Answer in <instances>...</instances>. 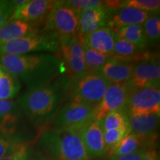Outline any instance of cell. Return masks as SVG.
<instances>
[{
	"mask_svg": "<svg viewBox=\"0 0 160 160\" xmlns=\"http://www.w3.org/2000/svg\"><path fill=\"white\" fill-rule=\"evenodd\" d=\"M0 65L28 88L48 85L66 71L59 56L51 53L0 55Z\"/></svg>",
	"mask_w": 160,
	"mask_h": 160,
	"instance_id": "6da1fadb",
	"label": "cell"
},
{
	"mask_svg": "<svg viewBox=\"0 0 160 160\" xmlns=\"http://www.w3.org/2000/svg\"><path fill=\"white\" fill-rule=\"evenodd\" d=\"M70 84L66 81L28 88L19 98L22 111L31 122L37 127L52 121L62 101L63 94Z\"/></svg>",
	"mask_w": 160,
	"mask_h": 160,
	"instance_id": "7a4b0ae2",
	"label": "cell"
},
{
	"mask_svg": "<svg viewBox=\"0 0 160 160\" xmlns=\"http://www.w3.org/2000/svg\"><path fill=\"white\" fill-rule=\"evenodd\" d=\"M37 146L53 160H91L79 134V130L56 128L43 131Z\"/></svg>",
	"mask_w": 160,
	"mask_h": 160,
	"instance_id": "3957f363",
	"label": "cell"
},
{
	"mask_svg": "<svg viewBox=\"0 0 160 160\" xmlns=\"http://www.w3.org/2000/svg\"><path fill=\"white\" fill-rule=\"evenodd\" d=\"M59 53V42L55 35L36 33L0 45V55H25L34 52Z\"/></svg>",
	"mask_w": 160,
	"mask_h": 160,
	"instance_id": "277c9868",
	"label": "cell"
},
{
	"mask_svg": "<svg viewBox=\"0 0 160 160\" xmlns=\"http://www.w3.org/2000/svg\"><path fill=\"white\" fill-rule=\"evenodd\" d=\"M111 82L99 72L86 73L72 81L70 85V102L97 107Z\"/></svg>",
	"mask_w": 160,
	"mask_h": 160,
	"instance_id": "5b68a950",
	"label": "cell"
},
{
	"mask_svg": "<svg viewBox=\"0 0 160 160\" xmlns=\"http://www.w3.org/2000/svg\"><path fill=\"white\" fill-rule=\"evenodd\" d=\"M79 14L67 6L64 1H53L51 11L45 17L44 31L58 39L71 37L77 33Z\"/></svg>",
	"mask_w": 160,
	"mask_h": 160,
	"instance_id": "8992f818",
	"label": "cell"
},
{
	"mask_svg": "<svg viewBox=\"0 0 160 160\" xmlns=\"http://www.w3.org/2000/svg\"><path fill=\"white\" fill-rule=\"evenodd\" d=\"M59 57L65 65L71 82L85 75L83 44L81 36L77 33L71 37L59 38Z\"/></svg>",
	"mask_w": 160,
	"mask_h": 160,
	"instance_id": "52a82bcc",
	"label": "cell"
},
{
	"mask_svg": "<svg viewBox=\"0 0 160 160\" xmlns=\"http://www.w3.org/2000/svg\"><path fill=\"white\" fill-rule=\"evenodd\" d=\"M159 57L151 53L145 59L135 64L131 77L125 83L130 93L145 88H159Z\"/></svg>",
	"mask_w": 160,
	"mask_h": 160,
	"instance_id": "ba28073f",
	"label": "cell"
},
{
	"mask_svg": "<svg viewBox=\"0 0 160 160\" xmlns=\"http://www.w3.org/2000/svg\"><path fill=\"white\" fill-rule=\"evenodd\" d=\"M94 109L93 106L70 102L58 111L52 120V125L56 128L79 130L93 119Z\"/></svg>",
	"mask_w": 160,
	"mask_h": 160,
	"instance_id": "9c48e42d",
	"label": "cell"
},
{
	"mask_svg": "<svg viewBox=\"0 0 160 160\" xmlns=\"http://www.w3.org/2000/svg\"><path fill=\"white\" fill-rule=\"evenodd\" d=\"M125 111L128 116L160 115L159 88H145L131 93Z\"/></svg>",
	"mask_w": 160,
	"mask_h": 160,
	"instance_id": "30bf717a",
	"label": "cell"
},
{
	"mask_svg": "<svg viewBox=\"0 0 160 160\" xmlns=\"http://www.w3.org/2000/svg\"><path fill=\"white\" fill-rule=\"evenodd\" d=\"M130 92L125 83H111L102 99L95 108L93 119L102 120L111 112L125 110Z\"/></svg>",
	"mask_w": 160,
	"mask_h": 160,
	"instance_id": "8fae6325",
	"label": "cell"
},
{
	"mask_svg": "<svg viewBox=\"0 0 160 160\" xmlns=\"http://www.w3.org/2000/svg\"><path fill=\"white\" fill-rule=\"evenodd\" d=\"M128 119L131 132L141 139L144 148H155L157 141L159 115H132L128 116Z\"/></svg>",
	"mask_w": 160,
	"mask_h": 160,
	"instance_id": "7c38bea8",
	"label": "cell"
},
{
	"mask_svg": "<svg viewBox=\"0 0 160 160\" xmlns=\"http://www.w3.org/2000/svg\"><path fill=\"white\" fill-rule=\"evenodd\" d=\"M79 134L91 158L103 157L108 155L101 120L91 119L79 129Z\"/></svg>",
	"mask_w": 160,
	"mask_h": 160,
	"instance_id": "4fadbf2b",
	"label": "cell"
},
{
	"mask_svg": "<svg viewBox=\"0 0 160 160\" xmlns=\"http://www.w3.org/2000/svg\"><path fill=\"white\" fill-rule=\"evenodd\" d=\"M111 14L112 12L106 8L105 4L102 7L82 11L79 14L77 33L85 36L106 26Z\"/></svg>",
	"mask_w": 160,
	"mask_h": 160,
	"instance_id": "5bb4252c",
	"label": "cell"
},
{
	"mask_svg": "<svg viewBox=\"0 0 160 160\" xmlns=\"http://www.w3.org/2000/svg\"><path fill=\"white\" fill-rule=\"evenodd\" d=\"M53 3V1L49 0H28L25 5L14 9L9 21L20 20L33 25L45 19Z\"/></svg>",
	"mask_w": 160,
	"mask_h": 160,
	"instance_id": "9a60e30c",
	"label": "cell"
},
{
	"mask_svg": "<svg viewBox=\"0 0 160 160\" xmlns=\"http://www.w3.org/2000/svg\"><path fill=\"white\" fill-rule=\"evenodd\" d=\"M81 39L83 45L88 48L99 53L111 55L117 36L113 29L106 25L89 34L81 36Z\"/></svg>",
	"mask_w": 160,
	"mask_h": 160,
	"instance_id": "2e32d148",
	"label": "cell"
},
{
	"mask_svg": "<svg viewBox=\"0 0 160 160\" xmlns=\"http://www.w3.org/2000/svg\"><path fill=\"white\" fill-rule=\"evenodd\" d=\"M135 64L111 57L99 73L111 83H125L131 77Z\"/></svg>",
	"mask_w": 160,
	"mask_h": 160,
	"instance_id": "e0dca14e",
	"label": "cell"
},
{
	"mask_svg": "<svg viewBox=\"0 0 160 160\" xmlns=\"http://www.w3.org/2000/svg\"><path fill=\"white\" fill-rule=\"evenodd\" d=\"M150 13L133 8H123L112 13L107 26L117 32L126 26L142 25Z\"/></svg>",
	"mask_w": 160,
	"mask_h": 160,
	"instance_id": "ac0fdd59",
	"label": "cell"
},
{
	"mask_svg": "<svg viewBox=\"0 0 160 160\" xmlns=\"http://www.w3.org/2000/svg\"><path fill=\"white\" fill-rule=\"evenodd\" d=\"M23 112L13 99H0V133L12 136Z\"/></svg>",
	"mask_w": 160,
	"mask_h": 160,
	"instance_id": "d6986e66",
	"label": "cell"
},
{
	"mask_svg": "<svg viewBox=\"0 0 160 160\" xmlns=\"http://www.w3.org/2000/svg\"><path fill=\"white\" fill-rule=\"evenodd\" d=\"M36 33L37 29L32 24L20 20H11L0 29V45Z\"/></svg>",
	"mask_w": 160,
	"mask_h": 160,
	"instance_id": "ffe728a7",
	"label": "cell"
},
{
	"mask_svg": "<svg viewBox=\"0 0 160 160\" xmlns=\"http://www.w3.org/2000/svg\"><path fill=\"white\" fill-rule=\"evenodd\" d=\"M117 39L125 40L140 50H145L147 45L142 25H133L123 27L116 32Z\"/></svg>",
	"mask_w": 160,
	"mask_h": 160,
	"instance_id": "44dd1931",
	"label": "cell"
},
{
	"mask_svg": "<svg viewBox=\"0 0 160 160\" xmlns=\"http://www.w3.org/2000/svg\"><path fill=\"white\" fill-rule=\"evenodd\" d=\"M21 88V82L17 78L8 73L0 65V99H13Z\"/></svg>",
	"mask_w": 160,
	"mask_h": 160,
	"instance_id": "7402d4cb",
	"label": "cell"
},
{
	"mask_svg": "<svg viewBox=\"0 0 160 160\" xmlns=\"http://www.w3.org/2000/svg\"><path fill=\"white\" fill-rule=\"evenodd\" d=\"M83 50L84 60L87 73L99 72L100 69L102 68L106 62L111 58V55L99 53L84 45Z\"/></svg>",
	"mask_w": 160,
	"mask_h": 160,
	"instance_id": "603a6c76",
	"label": "cell"
},
{
	"mask_svg": "<svg viewBox=\"0 0 160 160\" xmlns=\"http://www.w3.org/2000/svg\"><path fill=\"white\" fill-rule=\"evenodd\" d=\"M139 148H144L141 139L135 133L131 132L108 156V157H115L127 155Z\"/></svg>",
	"mask_w": 160,
	"mask_h": 160,
	"instance_id": "cb8c5ba5",
	"label": "cell"
},
{
	"mask_svg": "<svg viewBox=\"0 0 160 160\" xmlns=\"http://www.w3.org/2000/svg\"><path fill=\"white\" fill-rule=\"evenodd\" d=\"M101 122L103 131L129 127L128 114L125 110L111 112Z\"/></svg>",
	"mask_w": 160,
	"mask_h": 160,
	"instance_id": "d4e9b609",
	"label": "cell"
},
{
	"mask_svg": "<svg viewBox=\"0 0 160 160\" xmlns=\"http://www.w3.org/2000/svg\"><path fill=\"white\" fill-rule=\"evenodd\" d=\"M147 43L157 44L160 38V19L159 13H151L142 24Z\"/></svg>",
	"mask_w": 160,
	"mask_h": 160,
	"instance_id": "484cf974",
	"label": "cell"
},
{
	"mask_svg": "<svg viewBox=\"0 0 160 160\" xmlns=\"http://www.w3.org/2000/svg\"><path fill=\"white\" fill-rule=\"evenodd\" d=\"M131 132L129 127L104 131V142L108 155L120 143V142Z\"/></svg>",
	"mask_w": 160,
	"mask_h": 160,
	"instance_id": "4316f807",
	"label": "cell"
},
{
	"mask_svg": "<svg viewBox=\"0 0 160 160\" xmlns=\"http://www.w3.org/2000/svg\"><path fill=\"white\" fill-rule=\"evenodd\" d=\"M133 8L151 13H159L160 1L159 0H126L122 1V8Z\"/></svg>",
	"mask_w": 160,
	"mask_h": 160,
	"instance_id": "83f0119b",
	"label": "cell"
},
{
	"mask_svg": "<svg viewBox=\"0 0 160 160\" xmlns=\"http://www.w3.org/2000/svg\"><path fill=\"white\" fill-rule=\"evenodd\" d=\"M31 153V142H22L0 160H30Z\"/></svg>",
	"mask_w": 160,
	"mask_h": 160,
	"instance_id": "f1b7e54d",
	"label": "cell"
},
{
	"mask_svg": "<svg viewBox=\"0 0 160 160\" xmlns=\"http://www.w3.org/2000/svg\"><path fill=\"white\" fill-rule=\"evenodd\" d=\"M64 2L66 5L74 10L78 14L85 10L99 8L104 5V1L100 0H70L64 1Z\"/></svg>",
	"mask_w": 160,
	"mask_h": 160,
	"instance_id": "f546056e",
	"label": "cell"
},
{
	"mask_svg": "<svg viewBox=\"0 0 160 160\" xmlns=\"http://www.w3.org/2000/svg\"><path fill=\"white\" fill-rule=\"evenodd\" d=\"M20 142L17 138L0 133V159Z\"/></svg>",
	"mask_w": 160,
	"mask_h": 160,
	"instance_id": "4dcf8cb0",
	"label": "cell"
},
{
	"mask_svg": "<svg viewBox=\"0 0 160 160\" xmlns=\"http://www.w3.org/2000/svg\"><path fill=\"white\" fill-rule=\"evenodd\" d=\"M14 9L11 1L0 0V29L9 21Z\"/></svg>",
	"mask_w": 160,
	"mask_h": 160,
	"instance_id": "1f68e13d",
	"label": "cell"
},
{
	"mask_svg": "<svg viewBox=\"0 0 160 160\" xmlns=\"http://www.w3.org/2000/svg\"><path fill=\"white\" fill-rule=\"evenodd\" d=\"M148 149L139 148L133 153L127 155L119 156L115 157H109V160H142L143 155Z\"/></svg>",
	"mask_w": 160,
	"mask_h": 160,
	"instance_id": "d6a6232c",
	"label": "cell"
},
{
	"mask_svg": "<svg viewBox=\"0 0 160 160\" xmlns=\"http://www.w3.org/2000/svg\"><path fill=\"white\" fill-rule=\"evenodd\" d=\"M142 160H159L157 151L155 148L148 149L143 155Z\"/></svg>",
	"mask_w": 160,
	"mask_h": 160,
	"instance_id": "836d02e7",
	"label": "cell"
},
{
	"mask_svg": "<svg viewBox=\"0 0 160 160\" xmlns=\"http://www.w3.org/2000/svg\"><path fill=\"white\" fill-rule=\"evenodd\" d=\"M28 0H13V1H11L12 5H13L14 8H17L21 7L22 5H25V3L28 2Z\"/></svg>",
	"mask_w": 160,
	"mask_h": 160,
	"instance_id": "e575fe53",
	"label": "cell"
}]
</instances>
